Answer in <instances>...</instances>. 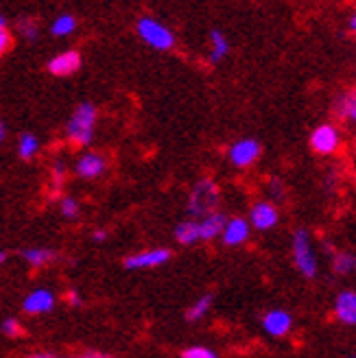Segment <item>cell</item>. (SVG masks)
<instances>
[{"label": "cell", "instance_id": "obj_7", "mask_svg": "<svg viewBox=\"0 0 356 358\" xmlns=\"http://www.w3.org/2000/svg\"><path fill=\"white\" fill-rule=\"evenodd\" d=\"M247 221L258 231H269V229H273L278 225L280 212H278L276 203H271V201H258V203L252 206V210H249V219Z\"/></svg>", "mask_w": 356, "mask_h": 358}, {"label": "cell", "instance_id": "obj_28", "mask_svg": "<svg viewBox=\"0 0 356 358\" xmlns=\"http://www.w3.org/2000/svg\"><path fill=\"white\" fill-rule=\"evenodd\" d=\"M66 164L62 162H55V166H52V182H55V190H59L62 188V184H64V179H66Z\"/></svg>", "mask_w": 356, "mask_h": 358}, {"label": "cell", "instance_id": "obj_35", "mask_svg": "<svg viewBox=\"0 0 356 358\" xmlns=\"http://www.w3.org/2000/svg\"><path fill=\"white\" fill-rule=\"evenodd\" d=\"M5 260H7V254H5V252H0V264H3Z\"/></svg>", "mask_w": 356, "mask_h": 358}, {"label": "cell", "instance_id": "obj_10", "mask_svg": "<svg viewBox=\"0 0 356 358\" xmlns=\"http://www.w3.org/2000/svg\"><path fill=\"white\" fill-rule=\"evenodd\" d=\"M334 317L339 324L354 328L356 326V291L346 289L334 299Z\"/></svg>", "mask_w": 356, "mask_h": 358}, {"label": "cell", "instance_id": "obj_14", "mask_svg": "<svg viewBox=\"0 0 356 358\" xmlns=\"http://www.w3.org/2000/svg\"><path fill=\"white\" fill-rule=\"evenodd\" d=\"M52 308H55V295L48 289H35L22 301V310L27 315H46Z\"/></svg>", "mask_w": 356, "mask_h": 358}, {"label": "cell", "instance_id": "obj_22", "mask_svg": "<svg viewBox=\"0 0 356 358\" xmlns=\"http://www.w3.org/2000/svg\"><path fill=\"white\" fill-rule=\"evenodd\" d=\"M210 308H212V295L206 293V295H201V297L186 310V319H188V321H199V319H204V317L210 313Z\"/></svg>", "mask_w": 356, "mask_h": 358}, {"label": "cell", "instance_id": "obj_30", "mask_svg": "<svg viewBox=\"0 0 356 358\" xmlns=\"http://www.w3.org/2000/svg\"><path fill=\"white\" fill-rule=\"evenodd\" d=\"M269 190L273 192V199L276 201H280L282 199V196H284V186L278 182V179H271V184H269Z\"/></svg>", "mask_w": 356, "mask_h": 358}, {"label": "cell", "instance_id": "obj_4", "mask_svg": "<svg viewBox=\"0 0 356 358\" xmlns=\"http://www.w3.org/2000/svg\"><path fill=\"white\" fill-rule=\"evenodd\" d=\"M136 31L140 35V40L149 44L155 50H171L175 46V35L169 27H164L162 22L153 20V17H140Z\"/></svg>", "mask_w": 356, "mask_h": 358}, {"label": "cell", "instance_id": "obj_25", "mask_svg": "<svg viewBox=\"0 0 356 358\" xmlns=\"http://www.w3.org/2000/svg\"><path fill=\"white\" fill-rule=\"evenodd\" d=\"M59 210L66 219H77L79 217V212H81V206L79 201L75 199V196H64L62 203H59Z\"/></svg>", "mask_w": 356, "mask_h": 358}, {"label": "cell", "instance_id": "obj_6", "mask_svg": "<svg viewBox=\"0 0 356 358\" xmlns=\"http://www.w3.org/2000/svg\"><path fill=\"white\" fill-rule=\"evenodd\" d=\"M260 142L254 140V138H241L236 140L232 147H229L227 151V157H229V162H232V166L236 169H247V166H252L258 162V157H260Z\"/></svg>", "mask_w": 356, "mask_h": 358}, {"label": "cell", "instance_id": "obj_32", "mask_svg": "<svg viewBox=\"0 0 356 358\" xmlns=\"http://www.w3.org/2000/svg\"><path fill=\"white\" fill-rule=\"evenodd\" d=\"M7 136H9V129H7V122H3L0 120V145L7 140Z\"/></svg>", "mask_w": 356, "mask_h": 358}, {"label": "cell", "instance_id": "obj_19", "mask_svg": "<svg viewBox=\"0 0 356 358\" xmlns=\"http://www.w3.org/2000/svg\"><path fill=\"white\" fill-rule=\"evenodd\" d=\"M175 241L180 245H194L199 243V223L194 219L182 221L175 227Z\"/></svg>", "mask_w": 356, "mask_h": 358}, {"label": "cell", "instance_id": "obj_37", "mask_svg": "<svg viewBox=\"0 0 356 358\" xmlns=\"http://www.w3.org/2000/svg\"><path fill=\"white\" fill-rule=\"evenodd\" d=\"M354 3H356V0H354Z\"/></svg>", "mask_w": 356, "mask_h": 358}, {"label": "cell", "instance_id": "obj_13", "mask_svg": "<svg viewBox=\"0 0 356 358\" xmlns=\"http://www.w3.org/2000/svg\"><path fill=\"white\" fill-rule=\"evenodd\" d=\"M105 169H108V159H105V155L94 151L83 153L75 164V173L81 179H97L105 173Z\"/></svg>", "mask_w": 356, "mask_h": 358}, {"label": "cell", "instance_id": "obj_2", "mask_svg": "<svg viewBox=\"0 0 356 358\" xmlns=\"http://www.w3.org/2000/svg\"><path fill=\"white\" fill-rule=\"evenodd\" d=\"M291 249H293V262L297 266V271L306 280H315L319 273V262L313 247V238L306 229H295Z\"/></svg>", "mask_w": 356, "mask_h": 358}, {"label": "cell", "instance_id": "obj_31", "mask_svg": "<svg viewBox=\"0 0 356 358\" xmlns=\"http://www.w3.org/2000/svg\"><path fill=\"white\" fill-rule=\"evenodd\" d=\"M66 301L70 303V306H81V295H79L77 291H68Z\"/></svg>", "mask_w": 356, "mask_h": 358}, {"label": "cell", "instance_id": "obj_18", "mask_svg": "<svg viewBox=\"0 0 356 358\" xmlns=\"http://www.w3.org/2000/svg\"><path fill=\"white\" fill-rule=\"evenodd\" d=\"M22 258L27 260L29 266H33V268H42V266H46L48 262L55 260L57 254H55V252H50V249H46V247H29V249H24V252H22Z\"/></svg>", "mask_w": 356, "mask_h": 358}, {"label": "cell", "instance_id": "obj_23", "mask_svg": "<svg viewBox=\"0 0 356 358\" xmlns=\"http://www.w3.org/2000/svg\"><path fill=\"white\" fill-rule=\"evenodd\" d=\"M336 114H339L341 118H346V120L356 122V92L346 94V96L339 99V103H336Z\"/></svg>", "mask_w": 356, "mask_h": 358}, {"label": "cell", "instance_id": "obj_20", "mask_svg": "<svg viewBox=\"0 0 356 358\" xmlns=\"http://www.w3.org/2000/svg\"><path fill=\"white\" fill-rule=\"evenodd\" d=\"M75 31H77V17L70 13L57 15L50 24V33L55 35V38H68V35H73Z\"/></svg>", "mask_w": 356, "mask_h": 358}, {"label": "cell", "instance_id": "obj_12", "mask_svg": "<svg viewBox=\"0 0 356 358\" xmlns=\"http://www.w3.org/2000/svg\"><path fill=\"white\" fill-rule=\"evenodd\" d=\"M81 68L79 50H64L48 62V73L52 77H70Z\"/></svg>", "mask_w": 356, "mask_h": 358}, {"label": "cell", "instance_id": "obj_21", "mask_svg": "<svg viewBox=\"0 0 356 358\" xmlns=\"http://www.w3.org/2000/svg\"><path fill=\"white\" fill-rule=\"evenodd\" d=\"M40 151V140L35 134H20V138H17V155H20L22 159H31L35 157Z\"/></svg>", "mask_w": 356, "mask_h": 358}, {"label": "cell", "instance_id": "obj_8", "mask_svg": "<svg viewBox=\"0 0 356 358\" xmlns=\"http://www.w3.org/2000/svg\"><path fill=\"white\" fill-rule=\"evenodd\" d=\"M171 260V252L164 247H157V249H149V252H140L134 256H127L122 260L124 268H155V266H162Z\"/></svg>", "mask_w": 356, "mask_h": 358}, {"label": "cell", "instance_id": "obj_33", "mask_svg": "<svg viewBox=\"0 0 356 358\" xmlns=\"http://www.w3.org/2000/svg\"><path fill=\"white\" fill-rule=\"evenodd\" d=\"M92 238H94L97 243H103L105 238H108V231H103V229H97L94 234H92Z\"/></svg>", "mask_w": 356, "mask_h": 358}, {"label": "cell", "instance_id": "obj_11", "mask_svg": "<svg viewBox=\"0 0 356 358\" xmlns=\"http://www.w3.org/2000/svg\"><path fill=\"white\" fill-rule=\"evenodd\" d=\"M249 234H252V225H249V221L243 217H234V219L225 221V227L221 231V241L227 247H238L249 241Z\"/></svg>", "mask_w": 356, "mask_h": 358}, {"label": "cell", "instance_id": "obj_1", "mask_svg": "<svg viewBox=\"0 0 356 358\" xmlns=\"http://www.w3.org/2000/svg\"><path fill=\"white\" fill-rule=\"evenodd\" d=\"M97 127V107L92 103H81L66 124V138L75 147H87L94 138Z\"/></svg>", "mask_w": 356, "mask_h": 358}, {"label": "cell", "instance_id": "obj_34", "mask_svg": "<svg viewBox=\"0 0 356 358\" xmlns=\"http://www.w3.org/2000/svg\"><path fill=\"white\" fill-rule=\"evenodd\" d=\"M348 27H350V31H352V33H356V13H354V15L350 17V22H348Z\"/></svg>", "mask_w": 356, "mask_h": 358}, {"label": "cell", "instance_id": "obj_9", "mask_svg": "<svg viewBox=\"0 0 356 358\" xmlns=\"http://www.w3.org/2000/svg\"><path fill=\"white\" fill-rule=\"evenodd\" d=\"M262 330L273 338L287 336L293 330V315L289 310L273 308L262 317Z\"/></svg>", "mask_w": 356, "mask_h": 358}, {"label": "cell", "instance_id": "obj_17", "mask_svg": "<svg viewBox=\"0 0 356 358\" xmlns=\"http://www.w3.org/2000/svg\"><path fill=\"white\" fill-rule=\"evenodd\" d=\"M229 52V42L219 29L210 31V64H219L227 57Z\"/></svg>", "mask_w": 356, "mask_h": 358}, {"label": "cell", "instance_id": "obj_27", "mask_svg": "<svg viewBox=\"0 0 356 358\" xmlns=\"http://www.w3.org/2000/svg\"><path fill=\"white\" fill-rule=\"evenodd\" d=\"M182 356H184V358H215L217 352H215V350H210V348H206V345H192V348H186V350L182 352Z\"/></svg>", "mask_w": 356, "mask_h": 358}, {"label": "cell", "instance_id": "obj_24", "mask_svg": "<svg viewBox=\"0 0 356 358\" xmlns=\"http://www.w3.org/2000/svg\"><path fill=\"white\" fill-rule=\"evenodd\" d=\"M17 31H20V35L24 40L33 42V40H38V35H40V29H38V22L33 20V17H24V20L17 24Z\"/></svg>", "mask_w": 356, "mask_h": 358}, {"label": "cell", "instance_id": "obj_26", "mask_svg": "<svg viewBox=\"0 0 356 358\" xmlns=\"http://www.w3.org/2000/svg\"><path fill=\"white\" fill-rule=\"evenodd\" d=\"M0 330H3V334H5V336H9V338L22 336V332H24L22 324H20V321H17V319H5L3 324H0Z\"/></svg>", "mask_w": 356, "mask_h": 358}, {"label": "cell", "instance_id": "obj_5", "mask_svg": "<svg viewBox=\"0 0 356 358\" xmlns=\"http://www.w3.org/2000/svg\"><path fill=\"white\" fill-rule=\"evenodd\" d=\"M311 149L319 155H334L336 151L341 149V131L336 124L332 122H324L319 127L313 129L311 134Z\"/></svg>", "mask_w": 356, "mask_h": 358}, {"label": "cell", "instance_id": "obj_16", "mask_svg": "<svg viewBox=\"0 0 356 358\" xmlns=\"http://www.w3.org/2000/svg\"><path fill=\"white\" fill-rule=\"evenodd\" d=\"M332 271L341 278H348V275H354L356 273V254L354 252H348V249H341V252H336L334 258H332Z\"/></svg>", "mask_w": 356, "mask_h": 358}, {"label": "cell", "instance_id": "obj_36", "mask_svg": "<svg viewBox=\"0 0 356 358\" xmlns=\"http://www.w3.org/2000/svg\"><path fill=\"white\" fill-rule=\"evenodd\" d=\"M0 27H7V20H5L3 15H0Z\"/></svg>", "mask_w": 356, "mask_h": 358}, {"label": "cell", "instance_id": "obj_3", "mask_svg": "<svg viewBox=\"0 0 356 358\" xmlns=\"http://www.w3.org/2000/svg\"><path fill=\"white\" fill-rule=\"evenodd\" d=\"M221 201V190L212 179H201L194 184L188 196V214L190 217H204L208 212H215Z\"/></svg>", "mask_w": 356, "mask_h": 358}, {"label": "cell", "instance_id": "obj_15", "mask_svg": "<svg viewBox=\"0 0 356 358\" xmlns=\"http://www.w3.org/2000/svg\"><path fill=\"white\" fill-rule=\"evenodd\" d=\"M225 214L221 212H208L197 221L199 223V241H215L221 236V231L225 227Z\"/></svg>", "mask_w": 356, "mask_h": 358}, {"label": "cell", "instance_id": "obj_29", "mask_svg": "<svg viewBox=\"0 0 356 358\" xmlns=\"http://www.w3.org/2000/svg\"><path fill=\"white\" fill-rule=\"evenodd\" d=\"M13 44V38H11V33L7 27H0V57L7 55V50L11 48Z\"/></svg>", "mask_w": 356, "mask_h": 358}]
</instances>
